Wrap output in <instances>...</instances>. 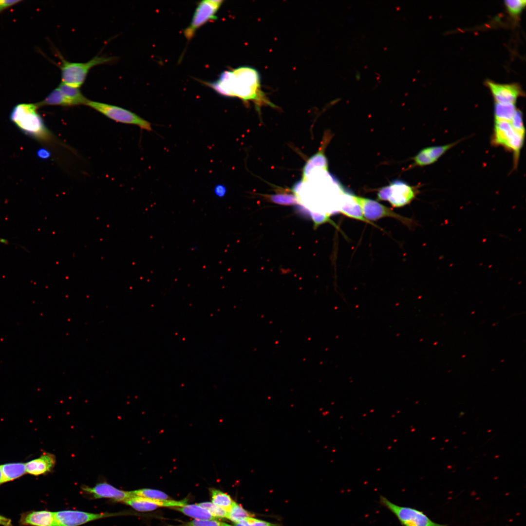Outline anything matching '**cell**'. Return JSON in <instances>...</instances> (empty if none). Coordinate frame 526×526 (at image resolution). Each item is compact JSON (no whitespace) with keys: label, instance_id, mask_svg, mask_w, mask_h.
<instances>
[{"label":"cell","instance_id":"obj_1","mask_svg":"<svg viewBox=\"0 0 526 526\" xmlns=\"http://www.w3.org/2000/svg\"><path fill=\"white\" fill-rule=\"evenodd\" d=\"M206 84L222 95L254 102L258 110L264 105L275 107L261 90L259 73L253 67L241 66L232 71H225L217 80Z\"/></svg>","mask_w":526,"mask_h":526},{"label":"cell","instance_id":"obj_2","mask_svg":"<svg viewBox=\"0 0 526 526\" xmlns=\"http://www.w3.org/2000/svg\"><path fill=\"white\" fill-rule=\"evenodd\" d=\"M37 103H21L16 105L10 114V120L24 133L36 139L48 141L50 132L37 112Z\"/></svg>","mask_w":526,"mask_h":526},{"label":"cell","instance_id":"obj_3","mask_svg":"<svg viewBox=\"0 0 526 526\" xmlns=\"http://www.w3.org/2000/svg\"><path fill=\"white\" fill-rule=\"evenodd\" d=\"M58 56L61 60L59 67L61 82L76 88L82 85L92 68L112 63L115 59L113 57L96 56L86 62H72L66 60L60 54L58 53Z\"/></svg>","mask_w":526,"mask_h":526},{"label":"cell","instance_id":"obj_4","mask_svg":"<svg viewBox=\"0 0 526 526\" xmlns=\"http://www.w3.org/2000/svg\"><path fill=\"white\" fill-rule=\"evenodd\" d=\"M379 503L394 514L402 526H446L435 523L418 509L396 505L383 496H380Z\"/></svg>","mask_w":526,"mask_h":526},{"label":"cell","instance_id":"obj_5","mask_svg":"<svg viewBox=\"0 0 526 526\" xmlns=\"http://www.w3.org/2000/svg\"><path fill=\"white\" fill-rule=\"evenodd\" d=\"M494 132V144L510 150L517 157L523 145L525 131L515 128L511 120H495Z\"/></svg>","mask_w":526,"mask_h":526},{"label":"cell","instance_id":"obj_6","mask_svg":"<svg viewBox=\"0 0 526 526\" xmlns=\"http://www.w3.org/2000/svg\"><path fill=\"white\" fill-rule=\"evenodd\" d=\"M86 105L115 121L136 125L148 131L152 130L150 122L123 108L90 100Z\"/></svg>","mask_w":526,"mask_h":526},{"label":"cell","instance_id":"obj_7","mask_svg":"<svg viewBox=\"0 0 526 526\" xmlns=\"http://www.w3.org/2000/svg\"><path fill=\"white\" fill-rule=\"evenodd\" d=\"M416 195L414 188L402 180H395L379 190L377 200L388 201L393 207H399L409 204Z\"/></svg>","mask_w":526,"mask_h":526},{"label":"cell","instance_id":"obj_8","mask_svg":"<svg viewBox=\"0 0 526 526\" xmlns=\"http://www.w3.org/2000/svg\"><path fill=\"white\" fill-rule=\"evenodd\" d=\"M353 199L359 206L364 217L368 221H376L389 217L396 219L408 226H412V219L401 216L391 208L371 199L351 193Z\"/></svg>","mask_w":526,"mask_h":526},{"label":"cell","instance_id":"obj_9","mask_svg":"<svg viewBox=\"0 0 526 526\" xmlns=\"http://www.w3.org/2000/svg\"><path fill=\"white\" fill-rule=\"evenodd\" d=\"M223 1L221 0H204L199 2L190 24L184 31V35L188 40L192 38L200 27L208 21L217 18L216 13Z\"/></svg>","mask_w":526,"mask_h":526},{"label":"cell","instance_id":"obj_10","mask_svg":"<svg viewBox=\"0 0 526 526\" xmlns=\"http://www.w3.org/2000/svg\"><path fill=\"white\" fill-rule=\"evenodd\" d=\"M120 515L121 513H94L72 510L55 512L57 526H79L96 520Z\"/></svg>","mask_w":526,"mask_h":526},{"label":"cell","instance_id":"obj_11","mask_svg":"<svg viewBox=\"0 0 526 526\" xmlns=\"http://www.w3.org/2000/svg\"><path fill=\"white\" fill-rule=\"evenodd\" d=\"M486 83L497 103L515 104L518 98L524 94L517 83L502 84L490 80H487Z\"/></svg>","mask_w":526,"mask_h":526},{"label":"cell","instance_id":"obj_12","mask_svg":"<svg viewBox=\"0 0 526 526\" xmlns=\"http://www.w3.org/2000/svg\"><path fill=\"white\" fill-rule=\"evenodd\" d=\"M82 489L94 498H109L123 503L133 495L132 491L119 489L107 482L100 483L92 487L85 486Z\"/></svg>","mask_w":526,"mask_h":526},{"label":"cell","instance_id":"obj_13","mask_svg":"<svg viewBox=\"0 0 526 526\" xmlns=\"http://www.w3.org/2000/svg\"><path fill=\"white\" fill-rule=\"evenodd\" d=\"M56 462V456L54 454L44 452L39 457L25 463L26 471L35 476L44 474L53 469Z\"/></svg>","mask_w":526,"mask_h":526},{"label":"cell","instance_id":"obj_14","mask_svg":"<svg viewBox=\"0 0 526 526\" xmlns=\"http://www.w3.org/2000/svg\"><path fill=\"white\" fill-rule=\"evenodd\" d=\"M457 143L445 145L432 146L420 151L413 158L414 164L419 166L429 165L435 163L446 151Z\"/></svg>","mask_w":526,"mask_h":526},{"label":"cell","instance_id":"obj_15","mask_svg":"<svg viewBox=\"0 0 526 526\" xmlns=\"http://www.w3.org/2000/svg\"><path fill=\"white\" fill-rule=\"evenodd\" d=\"M22 525L31 526H57L55 512L47 510L32 511L22 515Z\"/></svg>","mask_w":526,"mask_h":526},{"label":"cell","instance_id":"obj_16","mask_svg":"<svg viewBox=\"0 0 526 526\" xmlns=\"http://www.w3.org/2000/svg\"><path fill=\"white\" fill-rule=\"evenodd\" d=\"M331 138L329 133L324 136L322 146L319 151L313 155L307 162L303 170V179L306 178L313 170L320 169L328 171V161L324 154V150Z\"/></svg>","mask_w":526,"mask_h":526},{"label":"cell","instance_id":"obj_17","mask_svg":"<svg viewBox=\"0 0 526 526\" xmlns=\"http://www.w3.org/2000/svg\"><path fill=\"white\" fill-rule=\"evenodd\" d=\"M343 191L344 203L341 206L339 211L347 217L364 222L380 228L364 217L359 206L352 198L351 193Z\"/></svg>","mask_w":526,"mask_h":526},{"label":"cell","instance_id":"obj_18","mask_svg":"<svg viewBox=\"0 0 526 526\" xmlns=\"http://www.w3.org/2000/svg\"><path fill=\"white\" fill-rule=\"evenodd\" d=\"M1 484L18 479L26 473L25 464L22 462L8 463L1 465Z\"/></svg>","mask_w":526,"mask_h":526},{"label":"cell","instance_id":"obj_19","mask_svg":"<svg viewBox=\"0 0 526 526\" xmlns=\"http://www.w3.org/2000/svg\"><path fill=\"white\" fill-rule=\"evenodd\" d=\"M57 88L64 97L69 101L71 106L86 105L89 99L82 94L79 88L66 85L61 82Z\"/></svg>","mask_w":526,"mask_h":526},{"label":"cell","instance_id":"obj_20","mask_svg":"<svg viewBox=\"0 0 526 526\" xmlns=\"http://www.w3.org/2000/svg\"><path fill=\"white\" fill-rule=\"evenodd\" d=\"M175 509L184 514L198 520H216L206 508L198 504H186L184 506L175 507Z\"/></svg>","mask_w":526,"mask_h":526},{"label":"cell","instance_id":"obj_21","mask_svg":"<svg viewBox=\"0 0 526 526\" xmlns=\"http://www.w3.org/2000/svg\"><path fill=\"white\" fill-rule=\"evenodd\" d=\"M123 503L139 511H150L156 509L158 506L151 499L133 495Z\"/></svg>","mask_w":526,"mask_h":526},{"label":"cell","instance_id":"obj_22","mask_svg":"<svg viewBox=\"0 0 526 526\" xmlns=\"http://www.w3.org/2000/svg\"><path fill=\"white\" fill-rule=\"evenodd\" d=\"M37 104L38 108L43 106H71L69 101L57 87L53 90L42 101L37 103Z\"/></svg>","mask_w":526,"mask_h":526},{"label":"cell","instance_id":"obj_23","mask_svg":"<svg viewBox=\"0 0 526 526\" xmlns=\"http://www.w3.org/2000/svg\"><path fill=\"white\" fill-rule=\"evenodd\" d=\"M517 110L515 104L495 103V120H511Z\"/></svg>","mask_w":526,"mask_h":526},{"label":"cell","instance_id":"obj_24","mask_svg":"<svg viewBox=\"0 0 526 526\" xmlns=\"http://www.w3.org/2000/svg\"><path fill=\"white\" fill-rule=\"evenodd\" d=\"M209 491L212 503L224 508L228 512L234 502L231 497L227 493L214 488H209Z\"/></svg>","mask_w":526,"mask_h":526},{"label":"cell","instance_id":"obj_25","mask_svg":"<svg viewBox=\"0 0 526 526\" xmlns=\"http://www.w3.org/2000/svg\"><path fill=\"white\" fill-rule=\"evenodd\" d=\"M252 515L244 509L241 506L234 502L232 507L228 512L227 518L234 523H238L241 521Z\"/></svg>","mask_w":526,"mask_h":526},{"label":"cell","instance_id":"obj_26","mask_svg":"<svg viewBox=\"0 0 526 526\" xmlns=\"http://www.w3.org/2000/svg\"><path fill=\"white\" fill-rule=\"evenodd\" d=\"M132 492L134 495L152 499L167 500L169 498L164 492L154 489L142 488L132 491Z\"/></svg>","mask_w":526,"mask_h":526},{"label":"cell","instance_id":"obj_27","mask_svg":"<svg viewBox=\"0 0 526 526\" xmlns=\"http://www.w3.org/2000/svg\"><path fill=\"white\" fill-rule=\"evenodd\" d=\"M526 1L525 0H506L504 4L509 15L514 17H518L525 8Z\"/></svg>","mask_w":526,"mask_h":526},{"label":"cell","instance_id":"obj_28","mask_svg":"<svg viewBox=\"0 0 526 526\" xmlns=\"http://www.w3.org/2000/svg\"><path fill=\"white\" fill-rule=\"evenodd\" d=\"M207 509L212 516L216 518H227L228 511L223 507L211 502H203L197 504Z\"/></svg>","mask_w":526,"mask_h":526},{"label":"cell","instance_id":"obj_29","mask_svg":"<svg viewBox=\"0 0 526 526\" xmlns=\"http://www.w3.org/2000/svg\"><path fill=\"white\" fill-rule=\"evenodd\" d=\"M270 200L276 204L282 205H292L297 203L295 195L290 194H276L270 197Z\"/></svg>","mask_w":526,"mask_h":526},{"label":"cell","instance_id":"obj_30","mask_svg":"<svg viewBox=\"0 0 526 526\" xmlns=\"http://www.w3.org/2000/svg\"><path fill=\"white\" fill-rule=\"evenodd\" d=\"M181 526H233L228 524L221 522L215 520H198L195 519L186 523Z\"/></svg>","mask_w":526,"mask_h":526},{"label":"cell","instance_id":"obj_31","mask_svg":"<svg viewBox=\"0 0 526 526\" xmlns=\"http://www.w3.org/2000/svg\"><path fill=\"white\" fill-rule=\"evenodd\" d=\"M309 215L311 216V218L314 223V226L317 227L319 225L323 224L324 223H330L333 225L336 228H338V226L336 224L332 221L329 217V216L327 214H321L317 212H309Z\"/></svg>","mask_w":526,"mask_h":526},{"label":"cell","instance_id":"obj_32","mask_svg":"<svg viewBox=\"0 0 526 526\" xmlns=\"http://www.w3.org/2000/svg\"><path fill=\"white\" fill-rule=\"evenodd\" d=\"M239 524L244 526H274L275 525L270 523L253 518L247 517L242 521Z\"/></svg>","mask_w":526,"mask_h":526},{"label":"cell","instance_id":"obj_33","mask_svg":"<svg viewBox=\"0 0 526 526\" xmlns=\"http://www.w3.org/2000/svg\"><path fill=\"white\" fill-rule=\"evenodd\" d=\"M21 1L17 0H0V13Z\"/></svg>","mask_w":526,"mask_h":526},{"label":"cell","instance_id":"obj_34","mask_svg":"<svg viewBox=\"0 0 526 526\" xmlns=\"http://www.w3.org/2000/svg\"><path fill=\"white\" fill-rule=\"evenodd\" d=\"M37 155L40 158L46 159L50 156L51 153L48 150L43 148L38 150Z\"/></svg>","mask_w":526,"mask_h":526},{"label":"cell","instance_id":"obj_35","mask_svg":"<svg viewBox=\"0 0 526 526\" xmlns=\"http://www.w3.org/2000/svg\"><path fill=\"white\" fill-rule=\"evenodd\" d=\"M215 192L218 196L223 197L226 192V189L224 187L218 186V187L215 188Z\"/></svg>","mask_w":526,"mask_h":526},{"label":"cell","instance_id":"obj_36","mask_svg":"<svg viewBox=\"0 0 526 526\" xmlns=\"http://www.w3.org/2000/svg\"><path fill=\"white\" fill-rule=\"evenodd\" d=\"M0 525L4 526H12L11 521L6 518L0 516Z\"/></svg>","mask_w":526,"mask_h":526},{"label":"cell","instance_id":"obj_37","mask_svg":"<svg viewBox=\"0 0 526 526\" xmlns=\"http://www.w3.org/2000/svg\"><path fill=\"white\" fill-rule=\"evenodd\" d=\"M355 77L357 80H359L361 78V75L359 72H357L355 74Z\"/></svg>","mask_w":526,"mask_h":526},{"label":"cell","instance_id":"obj_38","mask_svg":"<svg viewBox=\"0 0 526 526\" xmlns=\"http://www.w3.org/2000/svg\"><path fill=\"white\" fill-rule=\"evenodd\" d=\"M0 243L4 244H9L8 241L2 238H0Z\"/></svg>","mask_w":526,"mask_h":526},{"label":"cell","instance_id":"obj_39","mask_svg":"<svg viewBox=\"0 0 526 526\" xmlns=\"http://www.w3.org/2000/svg\"><path fill=\"white\" fill-rule=\"evenodd\" d=\"M2 481V471L1 469V465H0V484H1Z\"/></svg>","mask_w":526,"mask_h":526},{"label":"cell","instance_id":"obj_40","mask_svg":"<svg viewBox=\"0 0 526 526\" xmlns=\"http://www.w3.org/2000/svg\"><path fill=\"white\" fill-rule=\"evenodd\" d=\"M233 526H243V525H241L240 524H239V523H234L233 524Z\"/></svg>","mask_w":526,"mask_h":526}]
</instances>
